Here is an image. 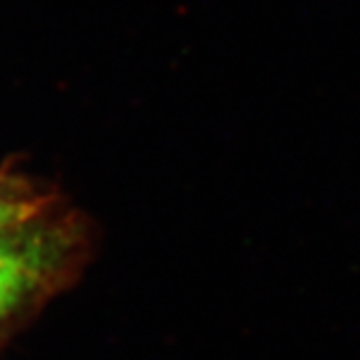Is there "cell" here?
<instances>
[{
    "label": "cell",
    "mask_w": 360,
    "mask_h": 360,
    "mask_svg": "<svg viewBox=\"0 0 360 360\" xmlns=\"http://www.w3.org/2000/svg\"><path fill=\"white\" fill-rule=\"evenodd\" d=\"M89 254V224L63 200L0 226V328L68 289Z\"/></svg>",
    "instance_id": "cell-1"
},
{
    "label": "cell",
    "mask_w": 360,
    "mask_h": 360,
    "mask_svg": "<svg viewBox=\"0 0 360 360\" xmlns=\"http://www.w3.org/2000/svg\"><path fill=\"white\" fill-rule=\"evenodd\" d=\"M59 195L29 176L11 169H0V226L27 219L50 209Z\"/></svg>",
    "instance_id": "cell-2"
}]
</instances>
